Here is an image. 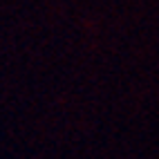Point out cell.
Masks as SVG:
<instances>
[]
</instances>
